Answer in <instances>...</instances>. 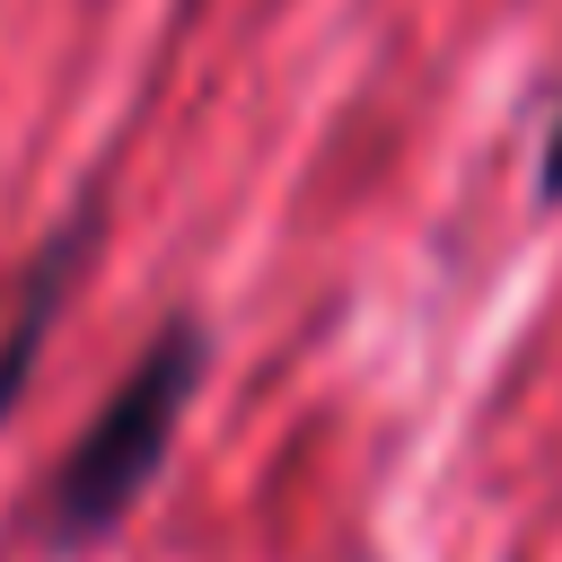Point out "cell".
<instances>
[{"instance_id": "1", "label": "cell", "mask_w": 562, "mask_h": 562, "mask_svg": "<svg viewBox=\"0 0 562 562\" xmlns=\"http://www.w3.org/2000/svg\"><path fill=\"white\" fill-rule=\"evenodd\" d=\"M202 360H211V342H202L193 316L149 334V351L123 369V386L97 404V422L79 430V448L53 474V509H44L53 544H97V536L123 527V509L149 492V474L176 448V422H184V404L202 386Z\"/></svg>"}, {"instance_id": "3", "label": "cell", "mask_w": 562, "mask_h": 562, "mask_svg": "<svg viewBox=\"0 0 562 562\" xmlns=\"http://www.w3.org/2000/svg\"><path fill=\"white\" fill-rule=\"evenodd\" d=\"M536 184H544V202H562V114H553V132H544V167H536Z\"/></svg>"}, {"instance_id": "2", "label": "cell", "mask_w": 562, "mask_h": 562, "mask_svg": "<svg viewBox=\"0 0 562 562\" xmlns=\"http://www.w3.org/2000/svg\"><path fill=\"white\" fill-rule=\"evenodd\" d=\"M79 237H88V228H61V237L35 255V272L18 281V307H9V334H0V413L18 404V386H26L35 351H44L53 316H61V290H70V263H79Z\"/></svg>"}]
</instances>
